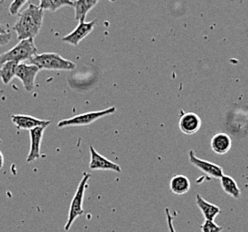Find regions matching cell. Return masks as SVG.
<instances>
[{"label": "cell", "instance_id": "cell-1", "mask_svg": "<svg viewBox=\"0 0 248 232\" xmlns=\"http://www.w3.org/2000/svg\"><path fill=\"white\" fill-rule=\"evenodd\" d=\"M44 10L40 6L30 3L29 6L18 14L14 30L16 32L18 40L34 39L39 34L42 27Z\"/></svg>", "mask_w": 248, "mask_h": 232}, {"label": "cell", "instance_id": "cell-2", "mask_svg": "<svg viewBox=\"0 0 248 232\" xmlns=\"http://www.w3.org/2000/svg\"><path fill=\"white\" fill-rule=\"evenodd\" d=\"M31 63L37 66L40 70L49 71H69L76 67L74 62L62 58L57 53H43L36 55L31 60Z\"/></svg>", "mask_w": 248, "mask_h": 232}, {"label": "cell", "instance_id": "cell-3", "mask_svg": "<svg viewBox=\"0 0 248 232\" xmlns=\"http://www.w3.org/2000/svg\"><path fill=\"white\" fill-rule=\"evenodd\" d=\"M38 53V49L34 44L33 39L20 40V42L12 49L0 55V64L8 61L20 62L31 60Z\"/></svg>", "mask_w": 248, "mask_h": 232}, {"label": "cell", "instance_id": "cell-4", "mask_svg": "<svg viewBox=\"0 0 248 232\" xmlns=\"http://www.w3.org/2000/svg\"><path fill=\"white\" fill-rule=\"evenodd\" d=\"M91 178V174L86 173L82 177L81 181H79V186L77 188V191L74 195V198L72 200V203L70 205V210H69V215H68V220L64 230L68 232L71 227L73 225L74 221L80 216V215L84 214V210L82 208V203H83V199H84L85 191L88 187V182Z\"/></svg>", "mask_w": 248, "mask_h": 232}, {"label": "cell", "instance_id": "cell-5", "mask_svg": "<svg viewBox=\"0 0 248 232\" xmlns=\"http://www.w3.org/2000/svg\"><path fill=\"white\" fill-rule=\"evenodd\" d=\"M116 111L115 107L104 109L100 111H94L89 113H81L79 115L74 116L69 119L62 120L58 123V128H64V127H74V126H87L95 123L97 120L101 119L103 117L112 114Z\"/></svg>", "mask_w": 248, "mask_h": 232}, {"label": "cell", "instance_id": "cell-6", "mask_svg": "<svg viewBox=\"0 0 248 232\" xmlns=\"http://www.w3.org/2000/svg\"><path fill=\"white\" fill-rule=\"evenodd\" d=\"M188 156H189V162L194 166H196L198 170L203 172L205 175L214 179H220L222 176L224 175L223 170L220 165L205 161L203 159L198 158V156H196V154L193 150L189 151Z\"/></svg>", "mask_w": 248, "mask_h": 232}, {"label": "cell", "instance_id": "cell-7", "mask_svg": "<svg viewBox=\"0 0 248 232\" xmlns=\"http://www.w3.org/2000/svg\"><path fill=\"white\" fill-rule=\"evenodd\" d=\"M40 71V69L31 63H19L17 66L16 77L21 79L24 89L31 92L34 90L35 79Z\"/></svg>", "mask_w": 248, "mask_h": 232}, {"label": "cell", "instance_id": "cell-8", "mask_svg": "<svg viewBox=\"0 0 248 232\" xmlns=\"http://www.w3.org/2000/svg\"><path fill=\"white\" fill-rule=\"evenodd\" d=\"M96 23V20H93V21L89 22V23L79 22L77 28L74 30L70 34L64 36L62 38V41L67 42L71 45L77 46L79 45V42L83 40L85 37H87L88 35L91 33V31L94 30Z\"/></svg>", "mask_w": 248, "mask_h": 232}, {"label": "cell", "instance_id": "cell-9", "mask_svg": "<svg viewBox=\"0 0 248 232\" xmlns=\"http://www.w3.org/2000/svg\"><path fill=\"white\" fill-rule=\"evenodd\" d=\"M91 163H90V169L93 170H113L116 172H121L122 169L120 165L114 164L109 159L106 158L96 151L94 147L91 146Z\"/></svg>", "mask_w": 248, "mask_h": 232}, {"label": "cell", "instance_id": "cell-10", "mask_svg": "<svg viewBox=\"0 0 248 232\" xmlns=\"http://www.w3.org/2000/svg\"><path fill=\"white\" fill-rule=\"evenodd\" d=\"M202 126V120L196 113H183L180 118L179 128L182 133L186 135H193L200 130Z\"/></svg>", "mask_w": 248, "mask_h": 232}, {"label": "cell", "instance_id": "cell-11", "mask_svg": "<svg viewBox=\"0 0 248 232\" xmlns=\"http://www.w3.org/2000/svg\"><path fill=\"white\" fill-rule=\"evenodd\" d=\"M11 118L12 122L16 124L18 129H21V130H31L38 127L46 128L51 124V121L38 119L33 116L23 115V114L12 115Z\"/></svg>", "mask_w": 248, "mask_h": 232}, {"label": "cell", "instance_id": "cell-12", "mask_svg": "<svg viewBox=\"0 0 248 232\" xmlns=\"http://www.w3.org/2000/svg\"><path fill=\"white\" fill-rule=\"evenodd\" d=\"M46 127H38L30 130V138H31V148L29 152L27 162H34L37 159H40L41 156L40 154V146L44 135Z\"/></svg>", "mask_w": 248, "mask_h": 232}, {"label": "cell", "instance_id": "cell-13", "mask_svg": "<svg viewBox=\"0 0 248 232\" xmlns=\"http://www.w3.org/2000/svg\"><path fill=\"white\" fill-rule=\"evenodd\" d=\"M232 138L224 132L215 134L211 139V148L217 155H225L232 149Z\"/></svg>", "mask_w": 248, "mask_h": 232}, {"label": "cell", "instance_id": "cell-14", "mask_svg": "<svg viewBox=\"0 0 248 232\" xmlns=\"http://www.w3.org/2000/svg\"><path fill=\"white\" fill-rule=\"evenodd\" d=\"M196 203L198 204L200 211L202 212L205 221H215L217 215L220 214V209L219 206L215 204L209 203L205 199H203L200 195L197 196Z\"/></svg>", "mask_w": 248, "mask_h": 232}, {"label": "cell", "instance_id": "cell-15", "mask_svg": "<svg viewBox=\"0 0 248 232\" xmlns=\"http://www.w3.org/2000/svg\"><path fill=\"white\" fill-rule=\"evenodd\" d=\"M99 0H76L74 2L75 19L79 22H85L88 13L97 5Z\"/></svg>", "mask_w": 248, "mask_h": 232}, {"label": "cell", "instance_id": "cell-16", "mask_svg": "<svg viewBox=\"0 0 248 232\" xmlns=\"http://www.w3.org/2000/svg\"><path fill=\"white\" fill-rule=\"evenodd\" d=\"M170 189L177 196L185 195L190 189V181L185 175H176L170 181Z\"/></svg>", "mask_w": 248, "mask_h": 232}, {"label": "cell", "instance_id": "cell-17", "mask_svg": "<svg viewBox=\"0 0 248 232\" xmlns=\"http://www.w3.org/2000/svg\"><path fill=\"white\" fill-rule=\"evenodd\" d=\"M220 185L226 194L235 199H238L241 196L240 188L237 186L236 181L231 176L223 175L220 178Z\"/></svg>", "mask_w": 248, "mask_h": 232}, {"label": "cell", "instance_id": "cell-18", "mask_svg": "<svg viewBox=\"0 0 248 232\" xmlns=\"http://www.w3.org/2000/svg\"><path fill=\"white\" fill-rule=\"evenodd\" d=\"M18 62L8 61L0 64V78L4 84H8L16 77Z\"/></svg>", "mask_w": 248, "mask_h": 232}, {"label": "cell", "instance_id": "cell-19", "mask_svg": "<svg viewBox=\"0 0 248 232\" xmlns=\"http://www.w3.org/2000/svg\"><path fill=\"white\" fill-rule=\"evenodd\" d=\"M40 6L45 11L56 12L64 6H74L72 0H40Z\"/></svg>", "mask_w": 248, "mask_h": 232}, {"label": "cell", "instance_id": "cell-20", "mask_svg": "<svg viewBox=\"0 0 248 232\" xmlns=\"http://www.w3.org/2000/svg\"><path fill=\"white\" fill-rule=\"evenodd\" d=\"M202 232H221L223 228L219 226L213 221H205L201 225Z\"/></svg>", "mask_w": 248, "mask_h": 232}, {"label": "cell", "instance_id": "cell-21", "mask_svg": "<svg viewBox=\"0 0 248 232\" xmlns=\"http://www.w3.org/2000/svg\"><path fill=\"white\" fill-rule=\"evenodd\" d=\"M30 0H14L9 6V12L12 15H16L19 14L20 9L23 7Z\"/></svg>", "mask_w": 248, "mask_h": 232}, {"label": "cell", "instance_id": "cell-22", "mask_svg": "<svg viewBox=\"0 0 248 232\" xmlns=\"http://www.w3.org/2000/svg\"><path fill=\"white\" fill-rule=\"evenodd\" d=\"M165 214H166V218H167V223L169 226L170 232H176L175 231L174 226H173V218L170 213L169 208L165 209Z\"/></svg>", "mask_w": 248, "mask_h": 232}, {"label": "cell", "instance_id": "cell-23", "mask_svg": "<svg viewBox=\"0 0 248 232\" xmlns=\"http://www.w3.org/2000/svg\"><path fill=\"white\" fill-rule=\"evenodd\" d=\"M12 34L6 32L4 34L0 33V46H6L11 41Z\"/></svg>", "mask_w": 248, "mask_h": 232}, {"label": "cell", "instance_id": "cell-24", "mask_svg": "<svg viewBox=\"0 0 248 232\" xmlns=\"http://www.w3.org/2000/svg\"><path fill=\"white\" fill-rule=\"evenodd\" d=\"M3 166H4V155H3L2 152L0 151V169L3 168Z\"/></svg>", "mask_w": 248, "mask_h": 232}, {"label": "cell", "instance_id": "cell-25", "mask_svg": "<svg viewBox=\"0 0 248 232\" xmlns=\"http://www.w3.org/2000/svg\"><path fill=\"white\" fill-rule=\"evenodd\" d=\"M7 31H6V28L4 27V25H2V23H0V33L1 34H4V33H6Z\"/></svg>", "mask_w": 248, "mask_h": 232}]
</instances>
